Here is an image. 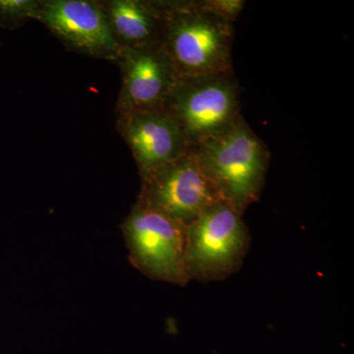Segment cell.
<instances>
[{"label": "cell", "mask_w": 354, "mask_h": 354, "mask_svg": "<svg viewBox=\"0 0 354 354\" xmlns=\"http://www.w3.org/2000/svg\"><path fill=\"white\" fill-rule=\"evenodd\" d=\"M251 245L245 223L220 200L185 228L186 274L190 281H221L239 272Z\"/></svg>", "instance_id": "obj_3"}, {"label": "cell", "mask_w": 354, "mask_h": 354, "mask_svg": "<svg viewBox=\"0 0 354 354\" xmlns=\"http://www.w3.org/2000/svg\"><path fill=\"white\" fill-rule=\"evenodd\" d=\"M142 179L137 202L188 227L221 198L191 149Z\"/></svg>", "instance_id": "obj_6"}, {"label": "cell", "mask_w": 354, "mask_h": 354, "mask_svg": "<svg viewBox=\"0 0 354 354\" xmlns=\"http://www.w3.org/2000/svg\"><path fill=\"white\" fill-rule=\"evenodd\" d=\"M203 6L221 20L234 25L246 2L244 0H202Z\"/></svg>", "instance_id": "obj_11"}, {"label": "cell", "mask_w": 354, "mask_h": 354, "mask_svg": "<svg viewBox=\"0 0 354 354\" xmlns=\"http://www.w3.org/2000/svg\"><path fill=\"white\" fill-rule=\"evenodd\" d=\"M74 50L91 57L118 62V43L102 4L88 0L39 2L38 19Z\"/></svg>", "instance_id": "obj_8"}, {"label": "cell", "mask_w": 354, "mask_h": 354, "mask_svg": "<svg viewBox=\"0 0 354 354\" xmlns=\"http://www.w3.org/2000/svg\"><path fill=\"white\" fill-rule=\"evenodd\" d=\"M118 118V129L131 150L141 178L190 149L178 123L165 108Z\"/></svg>", "instance_id": "obj_9"}, {"label": "cell", "mask_w": 354, "mask_h": 354, "mask_svg": "<svg viewBox=\"0 0 354 354\" xmlns=\"http://www.w3.org/2000/svg\"><path fill=\"white\" fill-rule=\"evenodd\" d=\"M102 6L122 48H137L160 41L162 13L158 1L113 0Z\"/></svg>", "instance_id": "obj_10"}, {"label": "cell", "mask_w": 354, "mask_h": 354, "mask_svg": "<svg viewBox=\"0 0 354 354\" xmlns=\"http://www.w3.org/2000/svg\"><path fill=\"white\" fill-rule=\"evenodd\" d=\"M190 149L218 196L239 215L260 199L270 152L242 116L225 131Z\"/></svg>", "instance_id": "obj_1"}, {"label": "cell", "mask_w": 354, "mask_h": 354, "mask_svg": "<svg viewBox=\"0 0 354 354\" xmlns=\"http://www.w3.org/2000/svg\"><path fill=\"white\" fill-rule=\"evenodd\" d=\"M241 93L234 72L179 77L165 108L191 148L225 131L242 116Z\"/></svg>", "instance_id": "obj_4"}, {"label": "cell", "mask_w": 354, "mask_h": 354, "mask_svg": "<svg viewBox=\"0 0 354 354\" xmlns=\"http://www.w3.org/2000/svg\"><path fill=\"white\" fill-rule=\"evenodd\" d=\"M118 62L122 73L118 115L165 108L179 75L160 41L123 48Z\"/></svg>", "instance_id": "obj_7"}, {"label": "cell", "mask_w": 354, "mask_h": 354, "mask_svg": "<svg viewBox=\"0 0 354 354\" xmlns=\"http://www.w3.org/2000/svg\"><path fill=\"white\" fill-rule=\"evenodd\" d=\"M185 228L164 214L135 203L121 225L128 259L153 281L187 286Z\"/></svg>", "instance_id": "obj_5"}, {"label": "cell", "mask_w": 354, "mask_h": 354, "mask_svg": "<svg viewBox=\"0 0 354 354\" xmlns=\"http://www.w3.org/2000/svg\"><path fill=\"white\" fill-rule=\"evenodd\" d=\"M160 43L179 77L234 73V25L209 12L201 1H158Z\"/></svg>", "instance_id": "obj_2"}, {"label": "cell", "mask_w": 354, "mask_h": 354, "mask_svg": "<svg viewBox=\"0 0 354 354\" xmlns=\"http://www.w3.org/2000/svg\"><path fill=\"white\" fill-rule=\"evenodd\" d=\"M39 2L31 0H0V13L18 18L38 19Z\"/></svg>", "instance_id": "obj_12"}]
</instances>
